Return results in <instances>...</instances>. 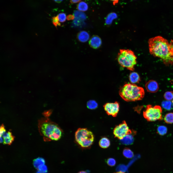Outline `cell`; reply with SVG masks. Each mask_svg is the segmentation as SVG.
I'll use <instances>...</instances> for the list:
<instances>
[{"label":"cell","mask_w":173,"mask_h":173,"mask_svg":"<svg viewBox=\"0 0 173 173\" xmlns=\"http://www.w3.org/2000/svg\"><path fill=\"white\" fill-rule=\"evenodd\" d=\"M148 43L150 54L160 58L165 65L173 64V40L169 43L162 37L158 36L149 39Z\"/></svg>","instance_id":"6da1fadb"},{"label":"cell","mask_w":173,"mask_h":173,"mask_svg":"<svg viewBox=\"0 0 173 173\" xmlns=\"http://www.w3.org/2000/svg\"><path fill=\"white\" fill-rule=\"evenodd\" d=\"M41 118L38 121V127L40 135L45 142L57 141L61 137L62 131L56 123L47 117Z\"/></svg>","instance_id":"7a4b0ae2"},{"label":"cell","mask_w":173,"mask_h":173,"mask_svg":"<svg viewBox=\"0 0 173 173\" xmlns=\"http://www.w3.org/2000/svg\"><path fill=\"white\" fill-rule=\"evenodd\" d=\"M119 94L122 98L127 102L141 100L145 92L143 88L133 83H127L120 89Z\"/></svg>","instance_id":"3957f363"},{"label":"cell","mask_w":173,"mask_h":173,"mask_svg":"<svg viewBox=\"0 0 173 173\" xmlns=\"http://www.w3.org/2000/svg\"><path fill=\"white\" fill-rule=\"evenodd\" d=\"M136 59L134 52L128 49H120L117 57L118 62L121 66L132 71L134 70L137 64Z\"/></svg>","instance_id":"277c9868"},{"label":"cell","mask_w":173,"mask_h":173,"mask_svg":"<svg viewBox=\"0 0 173 173\" xmlns=\"http://www.w3.org/2000/svg\"><path fill=\"white\" fill-rule=\"evenodd\" d=\"M75 140L82 147L87 148L93 143L94 136L93 133L85 128H79L75 133Z\"/></svg>","instance_id":"5b68a950"},{"label":"cell","mask_w":173,"mask_h":173,"mask_svg":"<svg viewBox=\"0 0 173 173\" xmlns=\"http://www.w3.org/2000/svg\"><path fill=\"white\" fill-rule=\"evenodd\" d=\"M162 110L161 107L158 105L153 106L149 105H147L143 111L144 117L148 121L153 122L162 120Z\"/></svg>","instance_id":"8992f818"},{"label":"cell","mask_w":173,"mask_h":173,"mask_svg":"<svg viewBox=\"0 0 173 173\" xmlns=\"http://www.w3.org/2000/svg\"><path fill=\"white\" fill-rule=\"evenodd\" d=\"M133 131L130 129L125 121L116 126L113 130V134L115 137L120 140L126 136L132 133Z\"/></svg>","instance_id":"52a82bcc"},{"label":"cell","mask_w":173,"mask_h":173,"mask_svg":"<svg viewBox=\"0 0 173 173\" xmlns=\"http://www.w3.org/2000/svg\"><path fill=\"white\" fill-rule=\"evenodd\" d=\"M103 107L107 115L114 117L117 116L119 108V105L118 102L116 101L114 103H107L105 104Z\"/></svg>","instance_id":"ba28073f"},{"label":"cell","mask_w":173,"mask_h":173,"mask_svg":"<svg viewBox=\"0 0 173 173\" xmlns=\"http://www.w3.org/2000/svg\"><path fill=\"white\" fill-rule=\"evenodd\" d=\"M102 43V42L101 38L99 36L96 35L93 36L89 42L90 46L95 49L99 48L101 46Z\"/></svg>","instance_id":"9c48e42d"},{"label":"cell","mask_w":173,"mask_h":173,"mask_svg":"<svg viewBox=\"0 0 173 173\" xmlns=\"http://www.w3.org/2000/svg\"><path fill=\"white\" fill-rule=\"evenodd\" d=\"M145 87L148 92L151 93H156L159 89V86L157 83L152 80L147 82L145 84Z\"/></svg>","instance_id":"30bf717a"},{"label":"cell","mask_w":173,"mask_h":173,"mask_svg":"<svg viewBox=\"0 0 173 173\" xmlns=\"http://www.w3.org/2000/svg\"><path fill=\"white\" fill-rule=\"evenodd\" d=\"M3 139V142L4 144L11 145L15 137L13 135L10 131L6 132L1 137Z\"/></svg>","instance_id":"8fae6325"},{"label":"cell","mask_w":173,"mask_h":173,"mask_svg":"<svg viewBox=\"0 0 173 173\" xmlns=\"http://www.w3.org/2000/svg\"><path fill=\"white\" fill-rule=\"evenodd\" d=\"M136 133L135 131H133L132 133L127 135L122 139L121 140V142L125 145L132 144L134 140L133 136Z\"/></svg>","instance_id":"7c38bea8"},{"label":"cell","mask_w":173,"mask_h":173,"mask_svg":"<svg viewBox=\"0 0 173 173\" xmlns=\"http://www.w3.org/2000/svg\"><path fill=\"white\" fill-rule=\"evenodd\" d=\"M90 36L89 33L85 31H82L79 32L77 35V38L80 42H85L89 39Z\"/></svg>","instance_id":"4fadbf2b"},{"label":"cell","mask_w":173,"mask_h":173,"mask_svg":"<svg viewBox=\"0 0 173 173\" xmlns=\"http://www.w3.org/2000/svg\"><path fill=\"white\" fill-rule=\"evenodd\" d=\"M129 79L131 83H138L140 81V76L136 72L131 73L129 76Z\"/></svg>","instance_id":"5bb4252c"},{"label":"cell","mask_w":173,"mask_h":173,"mask_svg":"<svg viewBox=\"0 0 173 173\" xmlns=\"http://www.w3.org/2000/svg\"><path fill=\"white\" fill-rule=\"evenodd\" d=\"M99 144L101 148H105L109 146L110 144V142L108 138L106 137H103L99 140Z\"/></svg>","instance_id":"9a60e30c"},{"label":"cell","mask_w":173,"mask_h":173,"mask_svg":"<svg viewBox=\"0 0 173 173\" xmlns=\"http://www.w3.org/2000/svg\"><path fill=\"white\" fill-rule=\"evenodd\" d=\"M117 17V15L115 13L112 12L109 14L105 19V23L107 25H111L113 20Z\"/></svg>","instance_id":"2e32d148"},{"label":"cell","mask_w":173,"mask_h":173,"mask_svg":"<svg viewBox=\"0 0 173 173\" xmlns=\"http://www.w3.org/2000/svg\"><path fill=\"white\" fill-rule=\"evenodd\" d=\"M123 155L126 158L128 159H131L133 157L134 154L133 152L129 148H125L123 151Z\"/></svg>","instance_id":"e0dca14e"},{"label":"cell","mask_w":173,"mask_h":173,"mask_svg":"<svg viewBox=\"0 0 173 173\" xmlns=\"http://www.w3.org/2000/svg\"><path fill=\"white\" fill-rule=\"evenodd\" d=\"M77 9L79 11L84 12L86 11L88 8V5L85 2L81 1L79 2L77 6Z\"/></svg>","instance_id":"ac0fdd59"},{"label":"cell","mask_w":173,"mask_h":173,"mask_svg":"<svg viewBox=\"0 0 173 173\" xmlns=\"http://www.w3.org/2000/svg\"><path fill=\"white\" fill-rule=\"evenodd\" d=\"M164 120L167 124L173 123V113L170 112L166 114L164 117Z\"/></svg>","instance_id":"d6986e66"},{"label":"cell","mask_w":173,"mask_h":173,"mask_svg":"<svg viewBox=\"0 0 173 173\" xmlns=\"http://www.w3.org/2000/svg\"><path fill=\"white\" fill-rule=\"evenodd\" d=\"M98 104L94 100H90L87 103V107L89 109L94 110L98 107Z\"/></svg>","instance_id":"ffe728a7"},{"label":"cell","mask_w":173,"mask_h":173,"mask_svg":"<svg viewBox=\"0 0 173 173\" xmlns=\"http://www.w3.org/2000/svg\"><path fill=\"white\" fill-rule=\"evenodd\" d=\"M167 132V128L164 125H160L158 127L157 129V132L161 136L165 135Z\"/></svg>","instance_id":"44dd1931"},{"label":"cell","mask_w":173,"mask_h":173,"mask_svg":"<svg viewBox=\"0 0 173 173\" xmlns=\"http://www.w3.org/2000/svg\"><path fill=\"white\" fill-rule=\"evenodd\" d=\"M44 159L42 158H38L35 159L33 162V165L34 167L36 168L38 167L40 165L44 164Z\"/></svg>","instance_id":"7402d4cb"},{"label":"cell","mask_w":173,"mask_h":173,"mask_svg":"<svg viewBox=\"0 0 173 173\" xmlns=\"http://www.w3.org/2000/svg\"><path fill=\"white\" fill-rule=\"evenodd\" d=\"M172 103L170 101H163L161 103L162 107L165 109L167 110H170L171 108Z\"/></svg>","instance_id":"603a6c76"},{"label":"cell","mask_w":173,"mask_h":173,"mask_svg":"<svg viewBox=\"0 0 173 173\" xmlns=\"http://www.w3.org/2000/svg\"><path fill=\"white\" fill-rule=\"evenodd\" d=\"M165 99L167 100L170 101L173 99V91L166 92L164 95Z\"/></svg>","instance_id":"cb8c5ba5"},{"label":"cell","mask_w":173,"mask_h":173,"mask_svg":"<svg viewBox=\"0 0 173 173\" xmlns=\"http://www.w3.org/2000/svg\"><path fill=\"white\" fill-rule=\"evenodd\" d=\"M75 19L83 21L86 19V16L85 14L82 13L76 12L74 13Z\"/></svg>","instance_id":"d4e9b609"},{"label":"cell","mask_w":173,"mask_h":173,"mask_svg":"<svg viewBox=\"0 0 173 173\" xmlns=\"http://www.w3.org/2000/svg\"><path fill=\"white\" fill-rule=\"evenodd\" d=\"M57 16L59 22H65L67 18L66 14L63 13H60Z\"/></svg>","instance_id":"484cf974"},{"label":"cell","mask_w":173,"mask_h":173,"mask_svg":"<svg viewBox=\"0 0 173 173\" xmlns=\"http://www.w3.org/2000/svg\"><path fill=\"white\" fill-rule=\"evenodd\" d=\"M106 162L108 165L111 167L115 166L116 164L115 159L111 158H108L106 161Z\"/></svg>","instance_id":"4316f807"},{"label":"cell","mask_w":173,"mask_h":173,"mask_svg":"<svg viewBox=\"0 0 173 173\" xmlns=\"http://www.w3.org/2000/svg\"><path fill=\"white\" fill-rule=\"evenodd\" d=\"M52 20L53 24L56 27H57V26L61 25V24L59 22L57 16L53 17Z\"/></svg>","instance_id":"83f0119b"},{"label":"cell","mask_w":173,"mask_h":173,"mask_svg":"<svg viewBox=\"0 0 173 173\" xmlns=\"http://www.w3.org/2000/svg\"><path fill=\"white\" fill-rule=\"evenodd\" d=\"M38 171L43 172L46 173L47 168V166L44 164L40 166L38 168Z\"/></svg>","instance_id":"f1b7e54d"},{"label":"cell","mask_w":173,"mask_h":173,"mask_svg":"<svg viewBox=\"0 0 173 173\" xmlns=\"http://www.w3.org/2000/svg\"><path fill=\"white\" fill-rule=\"evenodd\" d=\"M6 132V129L3 124H2L0 126V137H1L3 134Z\"/></svg>","instance_id":"f546056e"},{"label":"cell","mask_w":173,"mask_h":173,"mask_svg":"<svg viewBox=\"0 0 173 173\" xmlns=\"http://www.w3.org/2000/svg\"><path fill=\"white\" fill-rule=\"evenodd\" d=\"M51 110H49L44 112V115L45 117H48L51 114Z\"/></svg>","instance_id":"4dcf8cb0"},{"label":"cell","mask_w":173,"mask_h":173,"mask_svg":"<svg viewBox=\"0 0 173 173\" xmlns=\"http://www.w3.org/2000/svg\"><path fill=\"white\" fill-rule=\"evenodd\" d=\"M74 16L72 15H68L67 17V19L68 20H71L73 19H74Z\"/></svg>","instance_id":"1f68e13d"},{"label":"cell","mask_w":173,"mask_h":173,"mask_svg":"<svg viewBox=\"0 0 173 173\" xmlns=\"http://www.w3.org/2000/svg\"><path fill=\"white\" fill-rule=\"evenodd\" d=\"M81 0H70V2L72 3H75L78 2Z\"/></svg>","instance_id":"d6a6232c"},{"label":"cell","mask_w":173,"mask_h":173,"mask_svg":"<svg viewBox=\"0 0 173 173\" xmlns=\"http://www.w3.org/2000/svg\"><path fill=\"white\" fill-rule=\"evenodd\" d=\"M113 2V4L114 5L117 4L118 2V0H110Z\"/></svg>","instance_id":"836d02e7"},{"label":"cell","mask_w":173,"mask_h":173,"mask_svg":"<svg viewBox=\"0 0 173 173\" xmlns=\"http://www.w3.org/2000/svg\"><path fill=\"white\" fill-rule=\"evenodd\" d=\"M55 2L59 3L61 2L63 0H54Z\"/></svg>","instance_id":"e575fe53"},{"label":"cell","mask_w":173,"mask_h":173,"mask_svg":"<svg viewBox=\"0 0 173 173\" xmlns=\"http://www.w3.org/2000/svg\"><path fill=\"white\" fill-rule=\"evenodd\" d=\"M78 173H88L86 171H82L79 172Z\"/></svg>","instance_id":"d590c367"},{"label":"cell","mask_w":173,"mask_h":173,"mask_svg":"<svg viewBox=\"0 0 173 173\" xmlns=\"http://www.w3.org/2000/svg\"><path fill=\"white\" fill-rule=\"evenodd\" d=\"M124 173V172H123L119 171V172H116V173Z\"/></svg>","instance_id":"8d00e7d4"},{"label":"cell","mask_w":173,"mask_h":173,"mask_svg":"<svg viewBox=\"0 0 173 173\" xmlns=\"http://www.w3.org/2000/svg\"><path fill=\"white\" fill-rule=\"evenodd\" d=\"M36 173H46L38 171Z\"/></svg>","instance_id":"74e56055"},{"label":"cell","mask_w":173,"mask_h":173,"mask_svg":"<svg viewBox=\"0 0 173 173\" xmlns=\"http://www.w3.org/2000/svg\"><path fill=\"white\" fill-rule=\"evenodd\" d=\"M172 103H173V100L172 101Z\"/></svg>","instance_id":"f35d334b"}]
</instances>
